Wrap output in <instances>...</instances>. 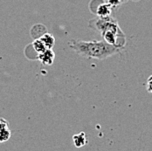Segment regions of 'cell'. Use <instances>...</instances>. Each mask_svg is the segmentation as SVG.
Segmentation results:
<instances>
[{"label":"cell","instance_id":"cell-7","mask_svg":"<svg viewBox=\"0 0 152 151\" xmlns=\"http://www.w3.org/2000/svg\"><path fill=\"white\" fill-rule=\"evenodd\" d=\"M120 3H121V0H108V4H109L111 6L118 5Z\"/></svg>","mask_w":152,"mask_h":151},{"label":"cell","instance_id":"cell-2","mask_svg":"<svg viewBox=\"0 0 152 151\" xmlns=\"http://www.w3.org/2000/svg\"><path fill=\"white\" fill-rule=\"evenodd\" d=\"M111 5L109 4H102L97 8V15L100 18H108L111 14Z\"/></svg>","mask_w":152,"mask_h":151},{"label":"cell","instance_id":"cell-1","mask_svg":"<svg viewBox=\"0 0 152 151\" xmlns=\"http://www.w3.org/2000/svg\"><path fill=\"white\" fill-rule=\"evenodd\" d=\"M70 45L80 56L90 59L105 60L113 56L118 52V48L115 45H109L106 41H78L73 40Z\"/></svg>","mask_w":152,"mask_h":151},{"label":"cell","instance_id":"cell-5","mask_svg":"<svg viewBox=\"0 0 152 151\" xmlns=\"http://www.w3.org/2000/svg\"><path fill=\"white\" fill-rule=\"evenodd\" d=\"M147 90L148 92L152 93V76H151L148 80V83H147Z\"/></svg>","mask_w":152,"mask_h":151},{"label":"cell","instance_id":"cell-4","mask_svg":"<svg viewBox=\"0 0 152 151\" xmlns=\"http://www.w3.org/2000/svg\"><path fill=\"white\" fill-rule=\"evenodd\" d=\"M11 136V132L9 128H4L0 130V142H4L7 141Z\"/></svg>","mask_w":152,"mask_h":151},{"label":"cell","instance_id":"cell-6","mask_svg":"<svg viewBox=\"0 0 152 151\" xmlns=\"http://www.w3.org/2000/svg\"><path fill=\"white\" fill-rule=\"evenodd\" d=\"M4 128H8V124L4 120L0 119V130Z\"/></svg>","mask_w":152,"mask_h":151},{"label":"cell","instance_id":"cell-3","mask_svg":"<svg viewBox=\"0 0 152 151\" xmlns=\"http://www.w3.org/2000/svg\"><path fill=\"white\" fill-rule=\"evenodd\" d=\"M74 142H75V145L78 148L84 146L87 143V138H86L85 134L80 133L79 135L74 136Z\"/></svg>","mask_w":152,"mask_h":151}]
</instances>
